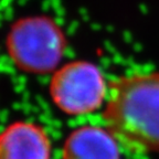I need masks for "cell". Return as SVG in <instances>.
Listing matches in <instances>:
<instances>
[{"label": "cell", "instance_id": "6da1fadb", "mask_svg": "<svg viewBox=\"0 0 159 159\" xmlns=\"http://www.w3.org/2000/svg\"><path fill=\"white\" fill-rule=\"evenodd\" d=\"M105 127L135 155L159 154V72H132L109 81Z\"/></svg>", "mask_w": 159, "mask_h": 159}, {"label": "cell", "instance_id": "3957f363", "mask_svg": "<svg viewBox=\"0 0 159 159\" xmlns=\"http://www.w3.org/2000/svg\"><path fill=\"white\" fill-rule=\"evenodd\" d=\"M109 82L102 69L86 60H73L52 73L49 95L54 106L67 116H84L102 108Z\"/></svg>", "mask_w": 159, "mask_h": 159}, {"label": "cell", "instance_id": "7a4b0ae2", "mask_svg": "<svg viewBox=\"0 0 159 159\" xmlns=\"http://www.w3.org/2000/svg\"><path fill=\"white\" fill-rule=\"evenodd\" d=\"M66 48L64 30L47 15L16 20L6 37V49L11 62L28 74H52L61 66Z\"/></svg>", "mask_w": 159, "mask_h": 159}, {"label": "cell", "instance_id": "277c9868", "mask_svg": "<svg viewBox=\"0 0 159 159\" xmlns=\"http://www.w3.org/2000/svg\"><path fill=\"white\" fill-rule=\"evenodd\" d=\"M51 138L38 123L18 120L0 132V159H51Z\"/></svg>", "mask_w": 159, "mask_h": 159}, {"label": "cell", "instance_id": "5b68a950", "mask_svg": "<svg viewBox=\"0 0 159 159\" xmlns=\"http://www.w3.org/2000/svg\"><path fill=\"white\" fill-rule=\"evenodd\" d=\"M62 159H120V145L105 126L84 125L67 135Z\"/></svg>", "mask_w": 159, "mask_h": 159}]
</instances>
